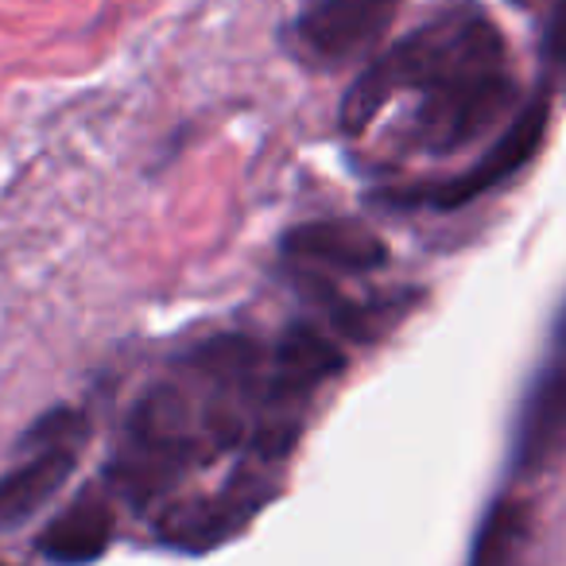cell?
<instances>
[{
    "label": "cell",
    "mask_w": 566,
    "mask_h": 566,
    "mask_svg": "<svg viewBox=\"0 0 566 566\" xmlns=\"http://www.w3.org/2000/svg\"><path fill=\"white\" fill-rule=\"evenodd\" d=\"M493 71H509V48L496 24L473 4H454L365 66L342 102V128L361 136L396 94H427Z\"/></svg>",
    "instance_id": "6da1fadb"
},
{
    "label": "cell",
    "mask_w": 566,
    "mask_h": 566,
    "mask_svg": "<svg viewBox=\"0 0 566 566\" xmlns=\"http://www.w3.org/2000/svg\"><path fill=\"white\" fill-rule=\"evenodd\" d=\"M206 447L218 450L206 427L202 403L190 400L187 388L159 385L136 403L113 458L109 481L125 501H156L190 465L202 462Z\"/></svg>",
    "instance_id": "7a4b0ae2"
},
{
    "label": "cell",
    "mask_w": 566,
    "mask_h": 566,
    "mask_svg": "<svg viewBox=\"0 0 566 566\" xmlns=\"http://www.w3.org/2000/svg\"><path fill=\"white\" fill-rule=\"evenodd\" d=\"M547 125H551V82H543L532 102L509 120L501 140H496L470 171L454 175V179H442V182H427V187L385 190L380 198H385V206H396V210H458V206H470L473 198L496 190L501 182H509L520 167L532 164L543 136H547Z\"/></svg>",
    "instance_id": "3957f363"
},
{
    "label": "cell",
    "mask_w": 566,
    "mask_h": 566,
    "mask_svg": "<svg viewBox=\"0 0 566 566\" xmlns=\"http://www.w3.org/2000/svg\"><path fill=\"white\" fill-rule=\"evenodd\" d=\"M512 105H516V82L509 78V71L427 90L423 105L411 120V144L431 156H450V151L493 133L512 113Z\"/></svg>",
    "instance_id": "277c9868"
},
{
    "label": "cell",
    "mask_w": 566,
    "mask_h": 566,
    "mask_svg": "<svg viewBox=\"0 0 566 566\" xmlns=\"http://www.w3.org/2000/svg\"><path fill=\"white\" fill-rule=\"evenodd\" d=\"M86 423L74 411H55L32 431V454L0 478V532L28 524L43 504H51L78 465Z\"/></svg>",
    "instance_id": "5b68a950"
},
{
    "label": "cell",
    "mask_w": 566,
    "mask_h": 566,
    "mask_svg": "<svg viewBox=\"0 0 566 566\" xmlns=\"http://www.w3.org/2000/svg\"><path fill=\"white\" fill-rule=\"evenodd\" d=\"M400 0H318L292 24L287 40L303 63L338 71L365 59L392 28Z\"/></svg>",
    "instance_id": "8992f818"
},
{
    "label": "cell",
    "mask_w": 566,
    "mask_h": 566,
    "mask_svg": "<svg viewBox=\"0 0 566 566\" xmlns=\"http://www.w3.org/2000/svg\"><path fill=\"white\" fill-rule=\"evenodd\" d=\"M268 496H272V489H264V478L237 473V478L229 481V489L171 512V520L164 524V535L175 547L206 551V547H213V543L229 539L233 532H241V527L256 516Z\"/></svg>",
    "instance_id": "52a82bcc"
},
{
    "label": "cell",
    "mask_w": 566,
    "mask_h": 566,
    "mask_svg": "<svg viewBox=\"0 0 566 566\" xmlns=\"http://www.w3.org/2000/svg\"><path fill=\"white\" fill-rule=\"evenodd\" d=\"M283 256L311 268H338V272H377L388 260V244L361 221L331 218L295 226L283 237Z\"/></svg>",
    "instance_id": "ba28073f"
},
{
    "label": "cell",
    "mask_w": 566,
    "mask_h": 566,
    "mask_svg": "<svg viewBox=\"0 0 566 566\" xmlns=\"http://www.w3.org/2000/svg\"><path fill=\"white\" fill-rule=\"evenodd\" d=\"M113 527L117 516L109 504L94 493H82L63 516L48 524V532L40 535V551L55 566H90L109 551Z\"/></svg>",
    "instance_id": "9c48e42d"
},
{
    "label": "cell",
    "mask_w": 566,
    "mask_h": 566,
    "mask_svg": "<svg viewBox=\"0 0 566 566\" xmlns=\"http://www.w3.org/2000/svg\"><path fill=\"white\" fill-rule=\"evenodd\" d=\"M566 380L563 361L551 357L547 369L539 373L532 396H527L524 411H520V431H516V470H543L551 458L558 454L563 442V416H566Z\"/></svg>",
    "instance_id": "30bf717a"
},
{
    "label": "cell",
    "mask_w": 566,
    "mask_h": 566,
    "mask_svg": "<svg viewBox=\"0 0 566 566\" xmlns=\"http://www.w3.org/2000/svg\"><path fill=\"white\" fill-rule=\"evenodd\" d=\"M532 535V504L520 496H496L478 527L470 566H527Z\"/></svg>",
    "instance_id": "8fae6325"
},
{
    "label": "cell",
    "mask_w": 566,
    "mask_h": 566,
    "mask_svg": "<svg viewBox=\"0 0 566 566\" xmlns=\"http://www.w3.org/2000/svg\"><path fill=\"white\" fill-rule=\"evenodd\" d=\"M516 4H527V0H516Z\"/></svg>",
    "instance_id": "7c38bea8"
},
{
    "label": "cell",
    "mask_w": 566,
    "mask_h": 566,
    "mask_svg": "<svg viewBox=\"0 0 566 566\" xmlns=\"http://www.w3.org/2000/svg\"><path fill=\"white\" fill-rule=\"evenodd\" d=\"M0 566H9V563H0Z\"/></svg>",
    "instance_id": "4fadbf2b"
}]
</instances>
